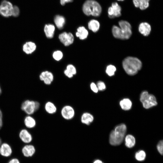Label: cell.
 Masks as SVG:
<instances>
[{
  "instance_id": "cell-1",
  "label": "cell",
  "mask_w": 163,
  "mask_h": 163,
  "mask_svg": "<svg viewBox=\"0 0 163 163\" xmlns=\"http://www.w3.org/2000/svg\"><path fill=\"white\" fill-rule=\"evenodd\" d=\"M120 28L113 26L112 32L113 36L116 38L121 39H127L130 38L132 34L131 27L127 21L121 20L119 22Z\"/></svg>"
},
{
  "instance_id": "cell-2",
  "label": "cell",
  "mask_w": 163,
  "mask_h": 163,
  "mask_svg": "<svg viewBox=\"0 0 163 163\" xmlns=\"http://www.w3.org/2000/svg\"><path fill=\"white\" fill-rule=\"evenodd\" d=\"M123 66L124 70L128 75H132L136 74L141 69L142 63L137 58L128 57L123 60Z\"/></svg>"
},
{
  "instance_id": "cell-3",
  "label": "cell",
  "mask_w": 163,
  "mask_h": 163,
  "mask_svg": "<svg viewBox=\"0 0 163 163\" xmlns=\"http://www.w3.org/2000/svg\"><path fill=\"white\" fill-rule=\"evenodd\" d=\"M126 131V127L124 124L117 126L110 132L109 136V142L114 146L120 145L122 142Z\"/></svg>"
},
{
  "instance_id": "cell-4",
  "label": "cell",
  "mask_w": 163,
  "mask_h": 163,
  "mask_svg": "<svg viewBox=\"0 0 163 163\" xmlns=\"http://www.w3.org/2000/svg\"><path fill=\"white\" fill-rule=\"evenodd\" d=\"M82 10L84 13L87 16L92 15L98 17L101 12L102 8L97 2L93 0H87L83 4Z\"/></svg>"
},
{
  "instance_id": "cell-5",
  "label": "cell",
  "mask_w": 163,
  "mask_h": 163,
  "mask_svg": "<svg viewBox=\"0 0 163 163\" xmlns=\"http://www.w3.org/2000/svg\"><path fill=\"white\" fill-rule=\"evenodd\" d=\"M140 100L142 103L143 107L147 109L157 104L155 97L153 94H149L146 91H144L142 92L140 96Z\"/></svg>"
},
{
  "instance_id": "cell-6",
  "label": "cell",
  "mask_w": 163,
  "mask_h": 163,
  "mask_svg": "<svg viewBox=\"0 0 163 163\" xmlns=\"http://www.w3.org/2000/svg\"><path fill=\"white\" fill-rule=\"evenodd\" d=\"M40 104L37 101L27 100L21 106V109L28 114H33L39 108Z\"/></svg>"
},
{
  "instance_id": "cell-7",
  "label": "cell",
  "mask_w": 163,
  "mask_h": 163,
  "mask_svg": "<svg viewBox=\"0 0 163 163\" xmlns=\"http://www.w3.org/2000/svg\"><path fill=\"white\" fill-rule=\"evenodd\" d=\"M13 7L12 4L10 2L3 0L0 5V14L5 17L11 16Z\"/></svg>"
},
{
  "instance_id": "cell-8",
  "label": "cell",
  "mask_w": 163,
  "mask_h": 163,
  "mask_svg": "<svg viewBox=\"0 0 163 163\" xmlns=\"http://www.w3.org/2000/svg\"><path fill=\"white\" fill-rule=\"evenodd\" d=\"M61 114L63 118L70 120L74 117L75 112L74 108L71 106L66 105L63 106L61 110Z\"/></svg>"
},
{
  "instance_id": "cell-9",
  "label": "cell",
  "mask_w": 163,
  "mask_h": 163,
  "mask_svg": "<svg viewBox=\"0 0 163 163\" xmlns=\"http://www.w3.org/2000/svg\"><path fill=\"white\" fill-rule=\"evenodd\" d=\"M121 8L116 2L113 3L111 6L109 8L108 13L109 17L110 18L120 17L121 15Z\"/></svg>"
},
{
  "instance_id": "cell-10",
  "label": "cell",
  "mask_w": 163,
  "mask_h": 163,
  "mask_svg": "<svg viewBox=\"0 0 163 163\" xmlns=\"http://www.w3.org/2000/svg\"><path fill=\"white\" fill-rule=\"evenodd\" d=\"M59 38L61 42L66 46L72 44L74 40L73 34L71 33H67L66 32L60 34L59 36Z\"/></svg>"
},
{
  "instance_id": "cell-11",
  "label": "cell",
  "mask_w": 163,
  "mask_h": 163,
  "mask_svg": "<svg viewBox=\"0 0 163 163\" xmlns=\"http://www.w3.org/2000/svg\"><path fill=\"white\" fill-rule=\"evenodd\" d=\"M23 155L26 157H32L36 152L34 146L31 144H25L22 147L21 150Z\"/></svg>"
},
{
  "instance_id": "cell-12",
  "label": "cell",
  "mask_w": 163,
  "mask_h": 163,
  "mask_svg": "<svg viewBox=\"0 0 163 163\" xmlns=\"http://www.w3.org/2000/svg\"><path fill=\"white\" fill-rule=\"evenodd\" d=\"M40 79L46 85H50L53 80V76L50 72L46 71L42 72L40 75Z\"/></svg>"
},
{
  "instance_id": "cell-13",
  "label": "cell",
  "mask_w": 163,
  "mask_h": 163,
  "mask_svg": "<svg viewBox=\"0 0 163 163\" xmlns=\"http://www.w3.org/2000/svg\"><path fill=\"white\" fill-rule=\"evenodd\" d=\"M12 153L11 146L7 143H2L0 146V154L2 156L8 157L10 156Z\"/></svg>"
},
{
  "instance_id": "cell-14",
  "label": "cell",
  "mask_w": 163,
  "mask_h": 163,
  "mask_svg": "<svg viewBox=\"0 0 163 163\" xmlns=\"http://www.w3.org/2000/svg\"><path fill=\"white\" fill-rule=\"evenodd\" d=\"M37 46L36 44L31 41L26 42L22 46L23 52L26 54L29 55L33 53L36 49Z\"/></svg>"
},
{
  "instance_id": "cell-15",
  "label": "cell",
  "mask_w": 163,
  "mask_h": 163,
  "mask_svg": "<svg viewBox=\"0 0 163 163\" xmlns=\"http://www.w3.org/2000/svg\"><path fill=\"white\" fill-rule=\"evenodd\" d=\"M19 136L21 141L25 144H30L32 140V136L25 129H23L20 131Z\"/></svg>"
},
{
  "instance_id": "cell-16",
  "label": "cell",
  "mask_w": 163,
  "mask_h": 163,
  "mask_svg": "<svg viewBox=\"0 0 163 163\" xmlns=\"http://www.w3.org/2000/svg\"><path fill=\"white\" fill-rule=\"evenodd\" d=\"M94 120L93 116L88 112H84L81 115V121L85 125H89L93 122Z\"/></svg>"
},
{
  "instance_id": "cell-17",
  "label": "cell",
  "mask_w": 163,
  "mask_h": 163,
  "mask_svg": "<svg viewBox=\"0 0 163 163\" xmlns=\"http://www.w3.org/2000/svg\"><path fill=\"white\" fill-rule=\"evenodd\" d=\"M139 30L140 33L144 36H147L150 33L151 27L147 22H142L140 24L139 27Z\"/></svg>"
},
{
  "instance_id": "cell-18",
  "label": "cell",
  "mask_w": 163,
  "mask_h": 163,
  "mask_svg": "<svg viewBox=\"0 0 163 163\" xmlns=\"http://www.w3.org/2000/svg\"><path fill=\"white\" fill-rule=\"evenodd\" d=\"M44 32L46 37L48 38H52L54 35L55 27L51 24H46L44 27Z\"/></svg>"
},
{
  "instance_id": "cell-19",
  "label": "cell",
  "mask_w": 163,
  "mask_h": 163,
  "mask_svg": "<svg viewBox=\"0 0 163 163\" xmlns=\"http://www.w3.org/2000/svg\"><path fill=\"white\" fill-rule=\"evenodd\" d=\"M149 0H133V2L135 7H139L141 10H143L149 7Z\"/></svg>"
},
{
  "instance_id": "cell-20",
  "label": "cell",
  "mask_w": 163,
  "mask_h": 163,
  "mask_svg": "<svg viewBox=\"0 0 163 163\" xmlns=\"http://www.w3.org/2000/svg\"><path fill=\"white\" fill-rule=\"evenodd\" d=\"M88 34L87 30L83 26L78 27L77 29V32L75 34L77 37L81 40L86 39Z\"/></svg>"
},
{
  "instance_id": "cell-21",
  "label": "cell",
  "mask_w": 163,
  "mask_h": 163,
  "mask_svg": "<svg viewBox=\"0 0 163 163\" xmlns=\"http://www.w3.org/2000/svg\"><path fill=\"white\" fill-rule=\"evenodd\" d=\"M44 107L46 112L49 114H52L55 113L57 110L56 106L53 103L50 101L46 103Z\"/></svg>"
},
{
  "instance_id": "cell-22",
  "label": "cell",
  "mask_w": 163,
  "mask_h": 163,
  "mask_svg": "<svg viewBox=\"0 0 163 163\" xmlns=\"http://www.w3.org/2000/svg\"><path fill=\"white\" fill-rule=\"evenodd\" d=\"M54 21L57 27L59 29H62L65 24V20L63 17L57 15L54 18Z\"/></svg>"
},
{
  "instance_id": "cell-23",
  "label": "cell",
  "mask_w": 163,
  "mask_h": 163,
  "mask_svg": "<svg viewBox=\"0 0 163 163\" xmlns=\"http://www.w3.org/2000/svg\"><path fill=\"white\" fill-rule=\"evenodd\" d=\"M120 104L122 109L126 110L130 109L132 107V103L129 99L124 98L120 101Z\"/></svg>"
},
{
  "instance_id": "cell-24",
  "label": "cell",
  "mask_w": 163,
  "mask_h": 163,
  "mask_svg": "<svg viewBox=\"0 0 163 163\" xmlns=\"http://www.w3.org/2000/svg\"><path fill=\"white\" fill-rule=\"evenodd\" d=\"M100 26L99 22L95 20H91L88 23V28L94 32H96L98 30Z\"/></svg>"
},
{
  "instance_id": "cell-25",
  "label": "cell",
  "mask_w": 163,
  "mask_h": 163,
  "mask_svg": "<svg viewBox=\"0 0 163 163\" xmlns=\"http://www.w3.org/2000/svg\"><path fill=\"white\" fill-rule=\"evenodd\" d=\"M125 145L128 148H131L133 147L135 144V139L132 135H127L125 138Z\"/></svg>"
},
{
  "instance_id": "cell-26",
  "label": "cell",
  "mask_w": 163,
  "mask_h": 163,
  "mask_svg": "<svg viewBox=\"0 0 163 163\" xmlns=\"http://www.w3.org/2000/svg\"><path fill=\"white\" fill-rule=\"evenodd\" d=\"M24 122L26 126L28 128H33L36 124V122L35 119L30 116H27L25 117Z\"/></svg>"
},
{
  "instance_id": "cell-27",
  "label": "cell",
  "mask_w": 163,
  "mask_h": 163,
  "mask_svg": "<svg viewBox=\"0 0 163 163\" xmlns=\"http://www.w3.org/2000/svg\"><path fill=\"white\" fill-rule=\"evenodd\" d=\"M135 157L136 159L138 161H143L146 157V154L144 151L140 150L136 153Z\"/></svg>"
},
{
  "instance_id": "cell-28",
  "label": "cell",
  "mask_w": 163,
  "mask_h": 163,
  "mask_svg": "<svg viewBox=\"0 0 163 163\" xmlns=\"http://www.w3.org/2000/svg\"><path fill=\"white\" fill-rule=\"evenodd\" d=\"M116 71V68L114 66L109 65L107 66L106 69V72L109 76H112L114 74Z\"/></svg>"
},
{
  "instance_id": "cell-29",
  "label": "cell",
  "mask_w": 163,
  "mask_h": 163,
  "mask_svg": "<svg viewBox=\"0 0 163 163\" xmlns=\"http://www.w3.org/2000/svg\"><path fill=\"white\" fill-rule=\"evenodd\" d=\"M63 56L62 52L60 50L55 51L53 54V58L56 61L60 60L62 58Z\"/></svg>"
},
{
  "instance_id": "cell-30",
  "label": "cell",
  "mask_w": 163,
  "mask_h": 163,
  "mask_svg": "<svg viewBox=\"0 0 163 163\" xmlns=\"http://www.w3.org/2000/svg\"><path fill=\"white\" fill-rule=\"evenodd\" d=\"M20 13V10L18 7L16 6H14L12 10V16L14 17H18Z\"/></svg>"
},
{
  "instance_id": "cell-31",
  "label": "cell",
  "mask_w": 163,
  "mask_h": 163,
  "mask_svg": "<svg viewBox=\"0 0 163 163\" xmlns=\"http://www.w3.org/2000/svg\"><path fill=\"white\" fill-rule=\"evenodd\" d=\"M66 69L72 74L73 75L76 74V70L75 68L73 65L72 64L68 65L67 66Z\"/></svg>"
},
{
  "instance_id": "cell-32",
  "label": "cell",
  "mask_w": 163,
  "mask_h": 163,
  "mask_svg": "<svg viewBox=\"0 0 163 163\" xmlns=\"http://www.w3.org/2000/svg\"><path fill=\"white\" fill-rule=\"evenodd\" d=\"M97 86L98 90L100 91H102L104 90L106 88V86L104 83L101 81L97 82Z\"/></svg>"
},
{
  "instance_id": "cell-33",
  "label": "cell",
  "mask_w": 163,
  "mask_h": 163,
  "mask_svg": "<svg viewBox=\"0 0 163 163\" xmlns=\"http://www.w3.org/2000/svg\"><path fill=\"white\" fill-rule=\"evenodd\" d=\"M163 140H161V141H160L159 142L157 146V149L158 152L161 155H162L163 153Z\"/></svg>"
},
{
  "instance_id": "cell-34",
  "label": "cell",
  "mask_w": 163,
  "mask_h": 163,
  "mask_svg": "<svg viewBox=\"0 0 163 163\" xmlns=\"http://www.w3.org/2000/svg\"><path fill=\"white\" fill-rule=\"evenodd\" d=\"M90 87L91 90L95 93H97L98 92V90L97 85L94 82H92L90 85Z\"/></svg>"
},
{
  "instance_id": "cell-35",
  "label": "cell",
  "mask_w": 163,
  "mask_h": 163,
  "mask_svg": "<svg viewBox=\"0 0 163 163\" xmlns=\"http://www.w3.org/2000/svg\"><path fill=\"white\" fill-rule=\"evenodd\" d=\"M64 73L65 75L69 78H71L73 76L72 74L66 69L64 71Z\"/></svg>"
},
{
  "instance_id": "cell-36",
  "label": "cell",
  "mask_w": 163,
  "mask_h": 163,
  "mask_svg": "<svg viewBox=\"0 0 163 163\" xmlns=\"http://www.w3.org/2000/svg\"><path fill=\"white\" fill-rule=\"evenodd\" d=\"M7 163H20V162L18 158H13L10 159Z\"/></svg>"
},
{
  "instance_id": "cell-37",
  "label": "cell",
  "mask_w": 163,
  "mask_h": 163,
  "mask_svg": "<svg viewBox=\"0 0 163 163\" xmlns=\"http://www.w3.org/2000/svg\"><path fill=\"white\" fill-rule=\"evenodd\" d=\"M73 0H60V3L62 5H64L66 3L72 2Z\"/></svg>"
},
{
  "instance_id": "cell-38",
  "label": "cell",
  "mask_w": 163,
  "mask_h": 163,
  "mask_svg": "<svg viewBox=\"0 0 163 163\" xmlns=\"http://www.w3.org/2000/svg\"><path fill=\"white\" fill-rule=\"evenodd\" d=\"M2 113L0 110V129L1 128L2 125Z\"/></svg>"
},
{
  "instance_id": "cell-39",
  "label": "cell",
  "mask_w": 163,
  "mask_h": 163,
  "mask_svg": "<svg viewBox=\"0 0 163 163\" xmlns=\"http://www.w3.org/2000/svg\"><path fill=\"white\" fill-rule=\"evenodd\" d=\"M93 163H104L101 161L99 159L95 160Z\"/></svg>"
},
{
  "instance_id": "cell-40",
  "label": "cell",
  "mask_w": 163,
  "mask_h": 163,
  "mask_svg": "<svg viewBox=\"0 0 163 163\" xmlns=\"http://www.w3.org/2000/svg\"><path fill=\"white\" fill-rule=\"evenodd\" d=\"M2 142L1 139L0 138V146L2 143Z\"/></svg>"
},
{
  "instance_id": "cell-41",
  "label": "cell",
  "mask_w": 163,
  "mask_h": 163,
  "mask_svg": "<svg viewBox=\"0 0 163 163\" xmlns=\"http://www.w3.org/2000/svg\"><path fill=\"white\" fill-rule=\"evenodd\" d=\"M1 93H2V90H1V89L0 86V95L1 94Z\"/></svg>"
},
{
  "instance_id": "cell-42",
  "label": "cell",
  "mask_w": 163,
  "mask_h": 163,
  "mask_svg": "<svg viewBox=\"0 0 163 163\" xmlns=\"http://www.w3.org/2000/svg\"><path fill=\"white\" fill-rule=\"evenodd\" d=\"M118 1H123L124 0H117Z\"/></svg>"
}]
</instances>
